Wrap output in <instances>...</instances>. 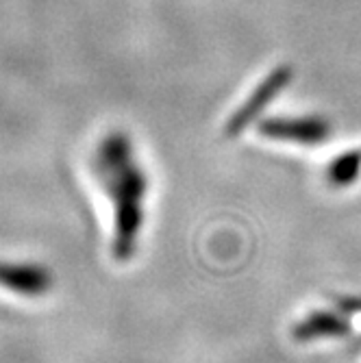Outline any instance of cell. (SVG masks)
<instances>
[{
  "label": "cell",
  "instance_id": "3957f363",
  "mask_svg": "<svg viewBox=\"0 0 361 363\" xmlns=\"http://www.w3.org/2000/svg\"><path fill=\"white\" fill-rule=\"evenodd\" d=\"M0 287L13 294L38 298L55 287L50 268L33 261H0Z\"/></svg>",
  "mask_w": 361,
  "mask_h": 363
},
{
  "label": "cell",
  "instance_id": "7a4b0ae2",
  "mask_svg": "<svg viewBox=\"0 0 361 363\" xmlns=\"http://www.w3.org/2000/svg\"><path fill=\"white\" fill-rule=\"evenodd\" d=\"M259 133L279 142H294L303 146H318L331 138L333 126L329 120L307 116V118H272L259 124Z\"/></svg>",
  "mask_w": 361,
  "mask_h": 363
},
{
  "label": "cell",
  "instance_id": "277c9868",
  "mask_svg": "<svg viewBox=\"0 0 361 363\" xmlns=\"http://www.w3.org/2000/svg\"><path fill=\"white\" fill-rule=\"evenodd\" d=\"M348 331H350V326L340 313L313 311L294 326V340H299V342L329 340V337H342Z\"/></svg>",
  "mask_w": 361,
  "mask_h": 363
},
{
  "label": "cell",
  "instance_id": "6da1fadb",
  "mask_svg": "<svg viewBox=\"0 0 361 363\" xmlns=\"http://www.w3.org/2000/svg\"><path fill=\"white\" fill-rule=\"evenodd\" d=\"M291 77H294V70L289 68V65H279L277 70H272L264 81L255 87V91L246 98L244 105L231 118H228L226 135L235 138L242 133V130H246L250 126V122L266 109V105L274 101V98L283 91L285 85H289Z\"/></svg>",
  "mask_w": 361,
  "mask_h": 363
},
{
  "label": "cell",
  "instance_id": "8992f818",
  "mask_svg": "<svg viewBox=\"0 0 361 363\" xmlns=\"http://www.w3.org/2000/svg\"><path fill=\"white\" fill-rule=\"evenodd\" d=\"M338 307H342L344 311H361V298H344L338 303Z\"/></svg>",
  "mask_w": 361,
  "mask_h": 363
},
{
  "label": "cell",
  "instance_id": "5b68a950",
  "mask_svg": "<svg viewBox=\"0 0 361 363\" xmlns=\"http://www.w3.org/2000/svg\"><path fill=\"white\" fill-rule=\"evenodd\" d=\"M361 172V150H348L333 159L329 166V181L335 187H346L359 179Z\"/></svg>",
  "mask_w": 361,
  "mask_h": 363
}]
</instances>
